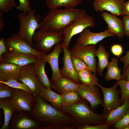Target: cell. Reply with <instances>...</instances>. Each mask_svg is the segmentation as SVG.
Here are the masks:
<instances>
[{"mask_svg":"<svg viewBox=\"0 0 129 129\" xmlns=\"http://www.w3.org/2000/svg\"><path fill=\"white\" fill-rule=\"evenodd\" d=\"M31 111L28 112L42 129H75V121L72 116L62 109L49 104L39 95Z\"/></svg>","mask_w":129,"mask_h":129,"instance_id":"1","label":"cell"},{"mask_svg":"<svg viewBox=\"0 0 129 129\" xmlns=\"http://www.w3.org/2000/svg\"><path fill=\"white\" fill-rule=\"evenodd\" d=\"M86 14L85 10L75 8L51 9L41 21L39 29L61 31Z\"/></svg>","mask_w":129,"mask_h":129,"instance_id":"2","label":"cell"},{"mask_svg":"<svg viewBox=\"0 0 129 129\" xmlns=\"http://www.w3.org/2000/svg\"><path fill=\"white\" fill-rule=\"evenodd\" d=\"M85 99L69 105L63 106L62 110L71 115L77 126L104 124L103 115L95 113Z\"/></svg>","mask_w":129,"mask_h":129,"instance_id":"3","label":"cell"},{"mask_svg":"<svg viewBox=\"0 0 129 129\" xmlns=\"http://www.w3.org/2000/svg\"><path fill=\"white\" fill-rule=\"evenodd\" d=\"M36 8L27 13L22 12L17 15L19 27L17 34L25 40L33 47V37L37 29L40 27L41 16L36 14Z\"/></svg>","mask_w":129,"mask_h":129,"instance_id":"4","label":"cell"},{"mask_svg":"<svg viewBox=\"0 0 129 129\" xmlns=\"http://www.w3.org/2000/svg\"><path fill=\"white\" fill-rule=\"evenodd\" d=\"M36 49L46 54L52 47L62 41L61 31L39 29L35 33L33 38Z\"/></svg>","mask_w":129,"mask_h":129,"instance_id":"5","label":"cell"},{"mask_svg":"<svg viewBox=\"0 0 129 129\" xmlns=\"http://www.w3.org/2000/svg\"><path fill=\"white\" fill-rule=\"evenodd\" d=\"M95 25V20L86 14L64 28L61 31L63 44L69 49L70 40L75 35L80 33L87 27H93Z\"/></svg>","mask_w":129,"mask_h":129,"instance_id":"6","label":"cell"},{"mask_svg":"<svg viewBox=\"0 0 129 129\" xmlns=\"http://www.w3.org/2000/svg\"><path fill=\"white\" fill-rule=\"evenodd\" d=\"M7 49L24 54L34 55L38 58H42L44 54L37 50L17 33H13L5 39Z\"/></svg>","mask_w":129,"mask_h":129,"instance_id":"7","label":"cell"},{"mask_svg":"<svg viewBox=\"0 0 129 129\" xmlns=\"http://www.w3.org/2000/svg\"><path fill=\"white\" fill-rule=\"evenodd\" d=\"M17 80L27 85L31 89L33 94L35 96L39 95L44 87L36 74L34 63L22 67Z\"/></svg>","mask_w":129,"mask_h":129,"instance_id":"8","label":"cell"},{"mask_svg":"<svg viewBox=\"0 0 129 129\" xmlns=\"http://www.w3.org/2000/svg\"><path fill=\"white\" fill-rule=\"evenodd\" d=\"M118 86V81H117L113 86L109 88L104 87L100 84L98 86L101 89L103 95L102 114L103 115L120 106V90L117 89Z\"/></svg>","mask_w":129,"mask_h":129,"instance_id":"9","label":"cell"},{"mask_svg":"<svg viewBox=\"0 0 129 129\" xmlns=\"http://www.w3.org/2000/svg\"><path fill=\"white\" fill-rule=\"evenodd\" d=\"M96 50L95 45L83 46L76 44L70 51L71 56L83 60L90 68L92 72L96 75L97 64L95 55Z\"/></svg>","mask_w":129,"mask_h":129,"instance_id":"10","label":"cell"},{"mask_svg":"<svg viewBox=\"0 0 129 129\" xmlns=\"http://www.w3.org/2000/svg\"><path fill=\"white\" fill-rule=\"evenodd\" d=\"M35 96L23 90L14 88L11 102L17 111L30 112L35 103Z\"/></svg>","mask_w":129,"mask_h":129,"instance_id":"11","label":"cell"},{"mask_svg":"<svg viewBox=\"0 0 129 129\" xmlns=\"http://www.w3.org/2000/svg\"><path fill=\"white\" fill-rule=\"evenodd\" d=\"M98 86H88L81 84L77 91L81 99H85L88 101L90 107L93 110L97 109L99 105L102 106L103 99Z\"/></svg>","mask_w":129,"mask_h":129,"instance_id":"12","label":"cell"},{"mask_svg":"<svg viewBox=\"0 0 129 129\" xmlns=\"http://www.w3.org/2000/svg\"><path fill=\"white\" fill-rule=\"evenodd\" d=\"M11 129H42V127L25 111L16 112L13 115L10 124Z\"/></svg>","mask_w":129,"mask_h":129,"instance_id":"13","label":"cell"},{"mask_svg":"<svg viewBox=\"0 0 129 129\" xmlns=\"http://www.w3.org/2000/svg\"><path fill=\"white\" fill-rule=\"evenodd\" d=\"M114 36V35L108 29L101 32H91L89 27H87L80 33L76 44L83 46L95 45L107 37Z\"/></svg>","mask_w":129,"mask_h":129,"instance_id":"14","label":"cell"},{"mask_svg":"<svg viewBox=\"0 0 129 129\" xmlns=\"http://www.w3.org/2000/svg\"><path fill=\"white\" fill-rule=\"evenodd\" d=\"M124 0H94L93 7L97 11H104L117 16L123 15Z\"/></svg>","mask_w":129,"mask_h":129,"instance_id":"15","label":"cell"},{"mask_svg":"<svg viewBox=\"0 0 129 129\" xmlns=\"http://www.w3.org/2000/svg\"><path fill=\"white\" fill-rule=\"evenodd\" d=\"M64 52L63 56V65L62 68L59 69L62 76L68 78L79 84H81L79 80L78 73L75 71L73 67L71 59V54L70 50L61 43Z\"/></svg>","mask_w":129,"mask_h":129,"instance_id":"16","label":"cell"},{"mask_svg":"<svg viewBox=\"0 0 129 129\" xmlns=\"http://www.w3.org/2000/svg\"><path fill=\"white\" fill-rule=\"evenodd\" d=\"M101 15L107 24L108 29L110 32L119 38L124 36V25L123 20L109 12H102Z\"/></svg>","mask_w":129,"mask_h":129,"instance_id":"17","label":"cell"},{"mask_svg":"<svg viewBox=\"0 0 129 129\" xmlns=\"http://www.w3.org/2000/svg\"><path fill=\"white\" fill-rule=\"evenodd\" d=\"M4 61L14 63L22 66L35 63L38 57L31 54H24L7 49L2 55Z\"/></svg>","mask_w":129,"mask_h":129,"instance_id":"18","label":"cell"},{"mask_svg":"<svg viewBox=\"0 0 129 129\" xmlns=\"http://www.w3.org/2000/svg\"><path fill=\"white\" fill-rule=\"evenodd\" d=\"M61 44L55 45L53 50L50 53L44 54L43 57L49 64L52 71V75L51 80L52 82L62 77L60 72L59 60L60 54L62 51Z\"/></svg>","mask_w":129,"mask_h":129,"instance_id":"19","label":"cell"},{"mask_svg":"<svg viewBox=\"0 0 129 129\" xmlns=\"http://www.w3.org/2000/svg\"><path fill=\"white\" fill-rule=\"evenodd\" d=\"M22 66L4 61L0 64V81H5L11 79L17 80Z\"/></svg>","mask_w":129,"mask_h":129,"instance_id":"20","label":"cell"},{"mask_svg":"<svg viewBox=\"0 0 129 129\" xmlns=\"http://www.w3.org/2000/svg\"><path fill=\"white\" fill-rule=\"evenodd\" d=\"M51 87L60 94L69 91H77L80 85L70 78L62 76L51 82Z\"/></svg>","mask_w":129,"mask_h":129,"instance_id":"21","label":"cell"},{"mask_svg":"<svg viewBox=\"0 0 129 129\" xmlns=\"http://www.w3.org/2000/svg\"><path fill=\"white\" fill-rule=\"evenodd\" d=\"M129 107V97L126 99L123 104L103 115L104 124L112 126L121 119L126 113Z\"/></svg>","mask_w":129,"mask_h":129,"instance_id":"22","label":"cell"},{"mask_svg":"<svg viewBox=\"0 0 129 129\" xmlns=\"http://www.w3.org/2000/svg\"><path fill=\"white\" fill-rule=\"evenodd\" d=\"M0 108L4 112V121L0 129H8L10 128V121L13 114L17 111L13 105L11 98L0 100Z\"/></svg>","mask_w":129,"mask_h":129,"instance_id":"23","label":"cell"},{"mask_svg":"<svg viewBox=\"0 0 129 129\" xmlns=\"http://www.w3.org/2000/svg\"><path fill=\"white\" fill-rule=\"evenodd\" d=\"M95 55L98 58V62L97 64V72L99 76L103 77V70L107 67L109 63V52L106 50L104 45L100 44L98 48L95 51Z\"/></svg>","mask_w":129,"mask_h":129,"instance_id":"24","label":"cell"},{"mask_svg":"<svg viewBox=\"0 0 129 129\" xmlns=\"http://www.w3.org/2000/svg\"><path fill=\"white\" fill-rule=\"evenodd\" d=\"M46 62L43 57L38 58L34 63L35 70L36 74L40 81L45 87L51 88V82L46 75L45 67Z\"/></svg>","mask_w":129,"mask_h":129,"instance_id":"25","label":"cell"},{"mask_svg":"<svg viewBox=\"0 0 129 129\" xmlns=\"http://www.w3.org/2000/svg\"><path fill=\"white\" fill-rule=\"evenodd\" d=\"M39 95L45 100L49 102L53 107L59 109H62L63 105L61 95L53 91L51 88L44 87Z\"/></svg>","mask_w":129,"mask_h":129,"instance_id":"26","label":"cell"},{"mask_svg":"<svg viewBox=\"0 0 129 129\" xmlns=\"http://www.w3.org/2000/svg\"><path fill=\"white\" fill-rule=\"evenodd\" d=\"M118 60L116 58H112L107 66L104 79L107 81L112 80L119 81L122 80L121 69L118 65Z\"/></svg>","mask_w":129,"mask_h":129,"instance_id":"27","label":"cell"},{"mask_svg":"<svg viewBox=\"0 0 129 129\" xmlns=\"http://www.w3.org/2000/svg\"><path fill=\"white\" fill-rule=\"evenodd\" d=\"M82 1V0H46V4L50 10L61 7L71 8H75Z\"/></svg>","mask_w":129,"mask_h":129,"instance_id":"28","label":"cell"},{"mask_svg":"<svg viewBox=\"0 0 129 129\" xmlns=\"http://www.w3.org/2000/svg\"><path fill=\"white\" fill-rule=\"evenodd\" d=\"M91 70L84 69L78 73L79 79L81 84L88 86L96 85L98 86L100 84L98 83V79L96 75L92 73Z\"/></svg>","mask_w":129,"mask_h":129,"instance_id":"29","label":"cell"},{"mask_svg":"<svg viewBox=\"0 0 129 129\" xmlns=\"http://www.w3.org/2000/svg\"><path fill=\"white\" fill-rule=\"evenodd\" d=\"M61 95L63 106L73 104L81 99L77 91H69L65 92Z\"/></svg>","mask_w":129,"mask_h":129,"instance_id":"30","label":"cell"},{"mask_svg":"<svg viewBox=\"0 0 129 129\" xmlns=\"http://www.w3.org/2000/svg\"><path fill=\"white\" fill-rule=\"evenodd\" d=\"M0 83H3L13 88L24 90L33 95L31 89L27 85L16 79H11L5 81H0Z\"/></svg>","mask_w":129,"mask_h":129,"instance_id":"31","label":"cell"},{"mask_svg":"<svg viewBox=\"0 0 129 129\" xmlns=\"http://www.w3.org/2000/svg\"><path fill=\"white\" fill-rule=\"evenodd\" d=\"M118 81L119 86L120 88V106L123 104L126 99L129 97V81L122 79Z\"/></svg>","mask_w":129,"mask_h":129,"instance_id":"32","label":"cell"},{"mask_svg":"<svg viewBox=\"0 0 129 129\" xmlns=\"http://www.w3.org/2000/svg\"><path fill=\"white\" fill-rule=\"evenodd\" d=\"M71 58L74 69L78 74L79 71L83 70H91L90 68L81 59L71 55Z\"/></svg>","mask_w":129,"mask_h":129,"instance_id":"33","label":"cell"},{"mask_svg":"<svg viewBox=\"0 0 129 129\" xmlns=\"http://www.w3.org/2000/svg\"><path fill=\"white\" fill-rule=\"evenodd\" d=\"M14 88L2 83H0V99L11 98Z\"/></svg>","mask_w":129,"mask_h":129,"instance_id":"34","label":"cell"},{"mask_svg":"<svg viewBox=\"0 0 129 129\" xmlns=\"http://www.w3.org/2000/svg\"><path fill=\"white\" fill-rule=\"evenodd\" d=\"M16 6L15 0H0V11L3 13H8Z\"/></svg>","mask_w":129,"mask_h":129,"instance_id":"35","label":"cell"},{"mask_svg":"<svg viewBox=\"0 0 129 129\" xmlns=\"http://www.w3.org/2000/svg\"><path fill=\"white\" fill-rule=\"evenodd\" d=\"M114 124V127L116 129H123L126 127H129V107L122 118Z\"/></svg>","mask_w":129,"mask_h":129,"instance_id":"36","label":"cell"},{"mask_svg":"<svg viewBox=\"0 0 129 129\" xmlns=\"http://www.w3.org/2000/svg\"><path fill=\"white\" fill-rule=\"evenodd\" d=\"M18 0L19 4L15 7L17 10L26 13L32 10L29 0Z\"/></svg>","mask_w":129,"mask_h":129,"instance_id":"37","label":"cell"},{"mask_svg":"<svg viewBox=\"0 0 129 129\" xmlns=\"http://www.w3.org/2000/svg\"><path fill=\"white\" fill-rule=\"evenodd\" d=\"M111 126L104 124L95 125H85L82 126H76L78 129H107Z\"/></svg>","mask_w":129,"mask_h":129,"instance_id":"38","label":"cell"},{"mask_svg":"<svg viewBox=\"0 0 129 129\" xmlns=\"http://www.w3.org/2000/svg\"><path fill=\"white\" fill-rule=\"evenodd\" d=\"M111 50L113 54L118 58L122 55L124 51L122 45L118 44L113 45L111 47Z\"/></svg>","mask_w":129,"mask_h":129,"instance_id":"39","label":"cell"},{"mask_svg":"<svg viewBox=\"0 0 129 129\" xmlns=\"http://www.w3.org/2000/svg\"><path fill=\"white\" fill-rule=\"evenodd\" d=\"M124 25V36L129 37V17L123 15L121 16Z\"/></svg>","mask_w":129,"mask_h":129,"instance_id":"40","label":"cell"},{"mask_svg":"<svg viewBox=\"0 0 129 129\" xmlns=\"http://www.w3.org/2000/svg\"><path fill=\"white\" fill-rule=\"evenodd\" d=\"M7 49L5 43L4 38L3 37L0 39V62L4 61L2 57L4 53L5 52Z\"/></svg>","mask_w":129,"mask_h":129,"instance_id":"41","label":"cell"},{"mask_svg":"<svg viewBox=\"0 0 129 129\" xmlns=\"http://www.w3.org/2000/svg\"><path fill=\"white\" fill-rule=\"evenodd\" d=\"M126 54L120 58L119 61L124 64V66L122 72H124L126 69L129 63V50L125 51Z\"/></svg>","mask_w":129,"mask_h":129,"instance_id":"42","label":"cell"},{"mask_svg":"<svg viewBox=\"0 0 129 129\" xmlns=\"http://www.w3.org/2000/svg\"><path fill=\"white\" fill-rule=\"evenodd\" d=\"M123 13V15L129 17V0L124 3Z\"/></svg>","mask_w":129,"mask_h":129,"instance_id":"43","label":"cell"},{"mask_svg":"<svg viewBox=\"0 0 129 129\" xmlns=\"http://www.w3.org/2000/svg\"><path fill=\"white\" fill-rule=\"evenodd\" d=\"M122 79L129 81V63L126 69L123 72Z\"/></svg>","mask_w":129,"mask_h":129,"instance_id":"44","label":"cell"},{"mask_svg":"<svg viewBox=\"0 0 129 129\" xmlns=\"http://www.w3.org/2000/svg\"><path fill=\"white\" fill-rule=\"evenodd\" d=\"M3 13L0 11V31L1 32L3 30L4 24V23L3 14Z\"/></svg>","mask_w":129,"mask_h":129,"instance_id":"45","label":"cell"}]
</instances>
